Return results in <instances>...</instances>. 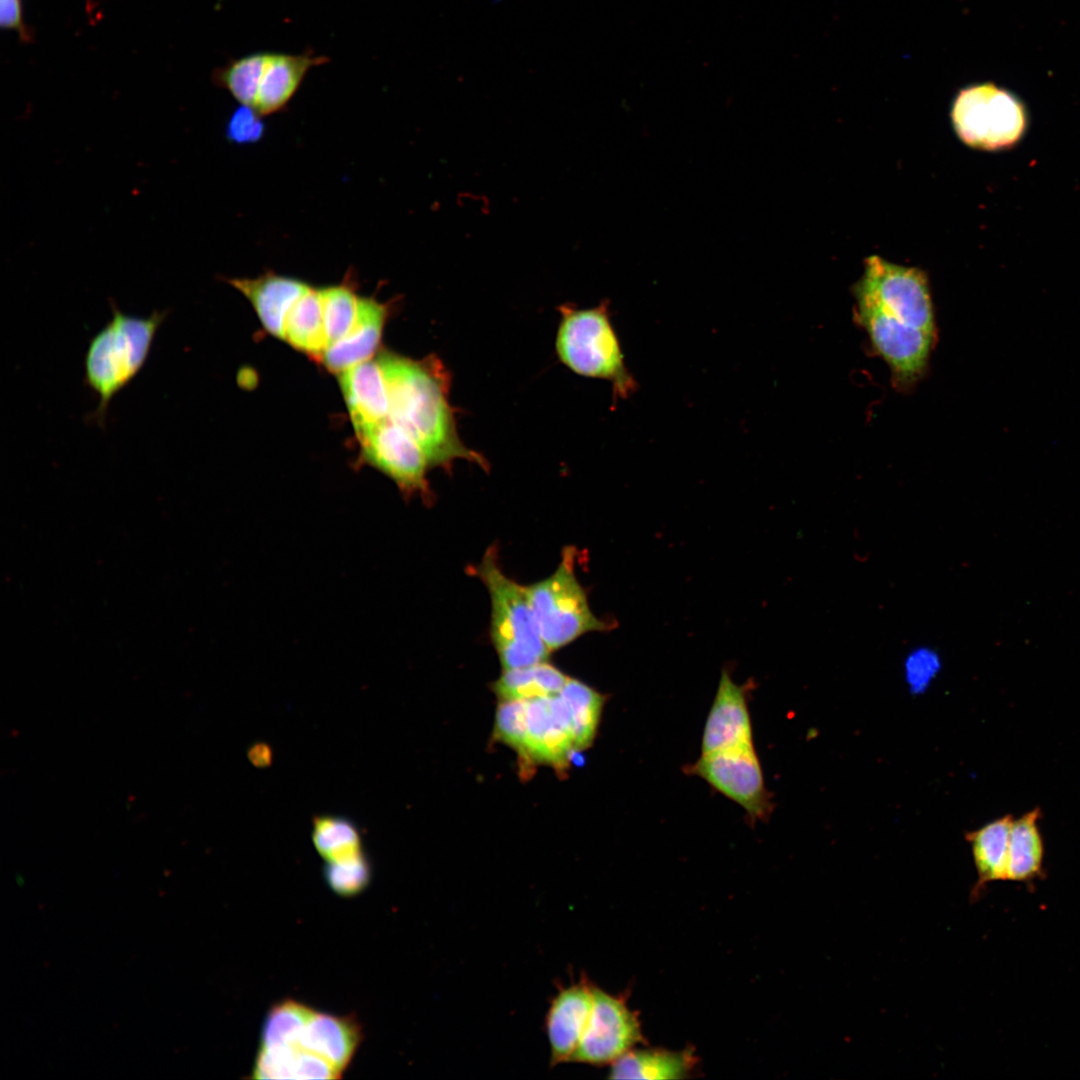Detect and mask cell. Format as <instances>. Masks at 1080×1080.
<instances>
[{"label":"cell","instance_id":"obj_1","mask_svg":"<svg viewBox=\"0 0 1080 1080\" xmlns=\"http://www.w3.org/2000/svg\"><path fill=\"white\" fill-rule=\"evenodd\" d=\"M378 362L387 385L389 420L422 447L433 467L448 468L458 459L486 466L458 436L448 400L449 378L438 359L386 354Z\"/></svg>","mask_w":1080,"mask_h":1080},{"label":"cell","instance_id":"obj_2","mask_svg":"<svg viewBox=\"0 0 1080 1080\" xmlns=\"http://www.w3.org/2000/svg\"><path fill=\"white\" fill-rule=\"evenodd\" d=\"M112 319L90 340L85 360V382L99 396L92 418L102 425L112 398L144 366L155 335L168 312L155 310L148 317L124 314L111 301Z\"/></svg>","mask_w":1080,"mask_h":1080},{"label":"cell","instance_id":"obj_3","mask_svg":"<svg viewBox=\"0 0 1080 1080\" xmlns=\"http://www.w3.org/2000/svg\"><path fill=\"white\" fill-rule=\"evenodd\" d=\"M490 547L476 567V575L490 598V638L503 670L532 666L548 661L545 645L529 602L525 586L508 577Z\"/></svg>","mask_w":1080,"mask_h":1080},{"label":"cell","instance_id":"obj_4","mask_svg":"<svg viewBox=\"0 0 1080 1080\" xmlns=\"http://www.w3.org/2000/svg\"><path fill=\"white\" fill-rule=\"evenodd\" d=\"M560 311L556 337L560 360L579 375L609 381L616 397H629L637 384L625 365L608 304L588 309L565 305Z\"/></svg>","mask_w":1080,"mask_h":1080},{"label":"cell","instance_id":"obj_5","mask_svg":"<svg viewBox=\"0 0 1080 1080\" xmlns=\"http://www.w3.org/2000/svg\"><path fill=\"white\" fill-rule=\"evenodd\" d=\"M576 549L562 550L561 561L547 578L525 586L540 635L550 652L591 632L610 630V623L591 610L575 573Z\"/></svg>","mask_w":1080,"mask_h":1080},{"label":"cell","instance_id":"obj_6","mask_svg":"<svg viewBox=\"0 0 1080 1080\" xmlns=\"http://www.w3.org/2000/svg\"><path fill=\"white\" fill-rule=\"evenodd\" d=\"M854 297L899 321L936 336L933 303L924 271L891 263L877 255L864 260Z\"/></svg>","mask_w":1080,"mask_h":1080},{"label":"cell","instance_id":"obj_7","mask_svg":"<svg viewBox=\"0 0 1080 1080\" xmlns=\"http://www.w3.org/2000/svg\"><path fill=\"white\" fill-rule=\"evenodd\" d=\"M957 135L967 145L996 150L1015 143L1026 119L1022 104L993 83L975 84L957 94L952 110Z\"/></svg>","mask_w":1080,"mask_h":1080},{"label":"cell","instance_id":"obj_8","mask_svg":"<svg viewBox=\"0 0 1080 1080\" xmlns=\"http://www.w3.org/2000/svg\"><path fill=\"white\" fill-rule=\"evenodd\" d=\"M688 770L738 804L751 822L770 816L773 803L754 745L701 753Z\"/></svg>","mask_w":1080,"mask_h":1080},{"label":"cell","instance_id":"obj_9","mask_svg":"<svg viewBox=\"0 0 1080 1080\" xmlns=\"http://www.w3.org/2000/svg\"><path fill=\"white\" fill-rule=\"evenodd\" d=\"M856 300V299H855ZM855 318L875 352L888 365L894 382L908 387L926 371L936 336L907 325L878 307L856 300Z\"/></svg>","mask_w":1080,"mask_h":1080},{"label":"cell","instance_id":"obj_10","mask_svg":"<svg viewBox=\"0 0 1080 1080\" xmlns=\"http://www.w3.org/2000/svg\"><path fill=\"white\" fill-rule=\"evenodd\" d=\"M367 461L406 494L430 497L427 471L433 467L422 447L389 419L358 435Z\"/></svg>","mask_w":1080,"mask_h":1080},{"label":"cell","instance_id":"obj_11","mask_svg":"<svg viewBox=\"0 0 1080 1080\" xmlns=\"http://www.w3.org/2000/svg\"><path fill=\"white\" fill-rule=\"evenodd\" d=\"M641 1040L639 1022L624 1001L593 986L592 1010L571 1062L612 1063Z\"/></svg>","mask_w":1080,"mask_h":1080},{"label":"cell","instance_id":"obj_12","mask_svg":"<svg viewBox=\"0 0 1080 1080\" xmlns=\"http://www.w3.org/2000/svg\"><path fill=\"white\" fill-rule=\"evenodd\" d=\"M571 715L560 694L527 700L525 761L562 768L575 752Z\"/></svg>","mask_w":1080,"mask_h":1080},{"label":"cell","instance_id":"obj_13","mask_svg":"<svg viewBox=\"0 0 1080 1080\" xmlns=\"http://www.w3.org/2000/svg\"><path fill=\"white\" fill-rule=\"evenodd\" d=\"M592 1006L593 985L585 977L567 987H558L545 1017L551 1066L571 1062Z\"/></svg>","mask_w":1080,"mask_h":1080},{"label":"cell","instance_id":"obj_14","mask_svg":"<svg viewBox=\"0 0 1080 1080\" xmlns=\"http://www.w3.org/2000/svg\"><path fill=\"white\" fill-rule=\"evenodd\" d=\"M753 745L745 688L724 670L704 725L701 753Z\"/></svg>","mask_w":1080,"mask_h":1080},{"label":"cell","instance_id":"obj_15","mask_svg":"<svg viewBox=\"0 0 1080 1080\" xmlns=\"http://www.w3.org/2000/svg\"><path fill=\"white\" fill-rule=\"evenodd\" d=\"M340 385L357 435L389 419L387 385L378 360L341 372Z\"/></svg>","mask_w":1080,"mask_h":1080},{"label":"cell","instance_id":"obj_16","mask_svg":"<svg viewBox=\"0 0 1080 1080\" xmlns=\"http://www.w3.org/2000/svg\"><path fill=\"white\" fill-rule=\"evenodd\" d=\"M227 282L250 301L263 326L282 339L290 309L310 289L302 281L272 272L254 279L232 278Z\"/></svg>","mask_w":1080,"mask_h":1080},{"label":"cell","instance_id":"obj_17","mask_svg":"<svg viewBox=\"0 0 1080 1080\" xmlns=\"http://www.w3.org/2000/svg\"><path fill=\"white\" fill-rule=\"evenodd\" d=\"M328 58L312 53H269L253 109L262 117L282 110L307 72Z\"/></svg>","mask_w":1080,"mask_h":1080},{"label":"cell","instance_id":"obj_18","mask_svg":"<svg viewBox=\"0 0 1080 1080\" xmlns=\"http://www.w3.org/2000/svg\"><path fill=\"white\" fill-rule=\"evenodd\" d=\"M385 317L383 304L372 298L359 297L353 326L323 354L326 366L341 373L368 360L379 343Z\"/></svg>","mask_w":1080,"mask_h":1080},{"label":"cell","instance_id":"obj_19","mask_svg":"<svg viewBox=\"0 0 1080 1080\" xmlns=\"http://www.w3.org/2000/svg\"><path fill=\"white\" fill-rule=\"evenodd\" d=\"M360 1040V1025L352 1017L313 1011L301 1035L300 1046L323 1057L342 1073Z\"/></svg>","mask_w":1080,"mask_h":1080},{"label":"cell","instance_id":"obj_20","mask_svg":"<svg viewBox=\"0 0 1080 1080\" xmlns=\"http://www.w3.org/2000/svg\"><path fill=\"white\" fill-rule=\"evenodd\" d=\"M341 1073L323 1057L301 1047L260 1048L255 1079H337Z\"/></svg>","mask_w":1080,"mask_h":1080},{"label":"cell","instance_id":"obj_21","mask_svg":"<svg viewBox=\"0 0 1080 1080\" xmlns=\"http://www.w3.org/2000/svg\"><path fill=\"white\" fill-rule=\"evenodd\" d=\"M1041 810L1035 808L1013 819L1008 844L1006 880L1032 882L1043 872L1044 845L1038 821Z\"/></svg>","mask_w":1080,"mask_h":1080},{"label":"cell","instance_id":"obj_22","mask_svg":"<svg viewBox=\"0 0 1080 1080\" xmlns=\"http://www.w3.org/2000/svg\"><path fill=\"white\" fill-rule=\"evenodd\" d=\"M1011 815L998 818L966 834L978 874L975 892L988 883L1006 880Z\"/></svg>","mask_w":1080,"mask_h":1080},{"label":"cell","instance_id":"obj_23","mask_svg":"<svg viewBox=\"0 0 1080 1080\" xmlns=\"http://www.w3.org/2000/svg\"><path fill=\"white\" fill-rule=\"evenodd\" d=\"M693 1066L692 1055L667 1050H629L612 1062L611 1079H680Z\"/></svg>","mask_w":1080,"mask_h":1080},{"label":"cell","instance_id":"obj_24","mask_svg":"<svg viewBox=\"0 0 1080 1080\" xmlns=\"http://www.w3.org/2000/svg\"><path fill=\"white\" fill-rule=\"evenodd\" d=\"M569 676L556 666L544 661L532 666L503 670L493 683L499 700H530L558 694Z\"/></svg>","mask_w":1080,"mask_h":1080},{"label":"cell","instance_id":"obj_25","mask_svg":"<svg viewBox=\"0 0 1080 1080\" xmlns=\"http://www.w3.org/2000/svg\"><path fill=\"white\" fill-rule=\"evenodd\" d=\"M284 339L299 350L323 355L328 348L320 291L305 292L290 309Z\"/></svg>","mask_w":1080,"mask_h":1080},{"label":"cell","instance_id":"obj_26","mask_svg":"<svg viewBox=\"0 0 1080 1080\" xmlns=\"http://www.w3.org/2000/svg\"><path fill=\"white\" fill-rule=\"evenodd\" d=\"M560 694L571 715L576 751L589 748L597 735L606 696L586 683L569 678Z\"/></svg>","mask_w":1080,"mask_h":1080},{"label":"cell","instance_id":"obj_27","mask_svg":"<svg viewBox=\"0 0 1080 1080\" xmlns=\"http://www.w3.org/2000/svg\"><path fill=\"white\" fill-rule=\"evenodd\" d=\"M312 841L327 862L345 860L363 853L358 826L344 816L328 814L315 817Z\"/></svg>","mask_w":1080,"mask_h":1080},{"label":"cell","instance_id":"obj_28","mask_svg":"<svg viewBox=\"0 0 1080 1080\" xmlns=\"http://www.w3.org/2000/svg\"><path fill=\"white\" fill-rule=\"evenodd\" d=\"M313 1011L290 999L274 1005L264 1021L261 1048L301 1047V1035Z\"/></svg>","mask_w":1080,"mask_h":1080},{"label":"cell","instance_id":"obj_29","mask_svg":"<svg viewBox=\"0 0 1080 1080\" xmlns=\"http://www.w3.org/2000/svg\"><path fill=\"white\" fill-rule=\"evenodd\" d=\"M269 53L257 52L235 59L214 73L215 83L241 105L253 108Z\"/></svg>","mask_w":1080,"mask_h":1080},{"label":"cell","instance_id":"obj_30","mask_svg":"<svg viewBox=\"0 0 1080 1080\" xmlns=\"http://www.w3.org/2000/svg\"><path fill=\"white\" fill-rule=\"evenodd\" d=\"M328 347L342 339L354 324L358 296L345 284L320 289Z\"/></svg>","mask_w":1080,"mask_h":1080},{"label":"cell","instance_id":"obj_31","mask_svg":"<svg viewBox=\"0 0 1080 1080\" xmlns=\"http://www.w3.org/2000/svg\"><path fill=\"white\" fill-rule=\"evenodd\" d=\"M493 736L511 747L523 760L527 737V700H501L496 710Z\"/></svg>","mask_w":1080,"mask_h":1080},{"label":"cell","instance_id":"obj_32","mask_svg":"<svg viewBox=\"0 0 1080 1080\" xmlns=\"http://www.w3.org/2000/svg\"><path fill=\"white\" fill-rule=\"evenodd\" d=\"M324 876L329 887L341 896L363 891L371 878L370 863L364 853L345 860L327 862Z\"/></svg>","mask_w":1080,"mask_h":1080},{"label":"cell","instance_id":"obj_33","mask_svg":"<svg viewBox=\"0 0 1080 1080\" xmlns=\"http://www.w3.org/2000/svg\"><path fill=\"white\" fill-rule=\"evenodd\" d=\"M253 108L241 105L226 126V137L235 144L257 142L264 134V123Z\"/></svg>","mask_w":1080,"mask_h":1080},{"label":"cell","instance_id":"obj_34","mask_svg":"<svg viewBox=\"0 0 1080 1080\" xmlns=\"http://www.w3.org/2000/svg\"><path fill=\"white\" fill-rule=\"evenodd\" d=\"M940 668L937 652L928 646H919L910 651L905 660L906 679L913 688L926 686Z\"/></svg>","mask_w":1080,"mask_h":1080},{"label":"cell","instance_id":"obj_35","mask_svg":"<svg viewBox=\"0 0 1080 1080\" xmlns=\"http://www.w3.org/2000/svg\"><path fill=\"white\" fill-rule=\"evenodd\" d=\"M0 25L18 32L24 42L32 40V34L24 22L22 0H0Z\"/></svg>","mask_w":1080,"mask_h":1080},{"label":"cell","instance_id":"obj_36","mask_svg":"<svg viewBox=\"0 0 1080 1080\" xmlns=\"http://www.w3.org/2000/svg\"><path fill=\"white\" fill-rule=\"evenodd\" d=\"M249 757L252 762L257 766L266 765L270 762L271 753L269 748L263 744H256L249 750Z\"/></svg>","mask_w":1080,"mask_h":1080}]
</instances>
